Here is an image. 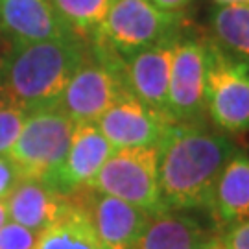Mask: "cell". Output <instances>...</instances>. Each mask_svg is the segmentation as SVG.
Instances as JSON below:
<instances>
[{"label": "cell", "mask_w": 249, "mask_h": 249, "mask_svg": "<svg viewBox=\"0 0 249 249\" xmlns=\"http://www.w3.org/2000/svg\"><path fill=\"white\" fill-rule=\"evenodd\" d=\"M6 53H8V52H2V53H0V67H2V61H4V57H6Z\"/></svg>", "instance_id": "28"}, {"label": "cell", "mask_w": 249, "mask_h": 249, "mask_svg": "<svg viewBox=\"0 0 249 249\" xmlns=\"http://www.w3.org/2000/svg\"><path fill=\"white\" fill-rule=\"evenodd\" d=\"M74 127L76 124L57 107L32 111L8 157L22 178L48 181L69 153Z\"/></svg>", "instance_id": "6"}, {"label": "cell", "mask_w": 249, "mask_h": 249, "mask_svg": "<svg viewBox=\"0 0 249 249\" xmlns=\"http://www.w3.org/2000/svg\"><path fill=\"white\" fill-rule=\"evenodd\" d=\"M223 246L227 249H249V220L234 223L225 234Z\"/></svg>", "instance_id": "23"}, {"label": "cell", "mask_w": 249, "mask_h": 249, "mask_svg": "<svg viewBox=\"0 0 249 249\" xmlns=\"http://www.w3.org/2000/svg\"><path fill=\"white\" fill-rule=\"evenodd\" d=\"M72 197V196H71ZM34 249H104L87 213L72 199V207L43 232Z\"/></svg>", "instance_id": "17"}, {"label": "cell", "mask_w": 249, "mask_h": 249, "mask_svg": "<svg viewBox=\"0 0 249 249\" xmlns=\"http://www.w3.org/2000/svg\"><path fill=\"white\" fill-rule=\"evenodd\" d=\"M90 188L135 205L148 214L166 207L159 187V151L157 146L118 148L104 162Z\"/></svg>", "instance_id": "4"}, {"label": "cell", "mask_w": 249, "mask_h": 249, "mask_svg": "<svg viewBox=\"0 0 249 249\" xmlns=\"http://www.w3.org/2000/svg\"><path fill=\"white\" fill-rule=\"evenodd\" d=\"M6 218H8V207H6V201L0 199V227L6 223Z\"/></svg>", "instance_id": "25"}, {"label": "cell", "mask_w": 249, "mask_h": 249, "mask_svg": "<svg viewBox=\"0 0 249 249\" xmlns=\"http://www.w3.org/2000/svg\"><path fill=\"white\" fill-rule=\"evenodd\" d=\"M87 52L80 36L11 45L0 67V98L26 113L55 107Z\"/></svg>", "instance_id": "2"}, {"label": "cell", "mask_w": 249, "mask_h": 249, "mask_svg": "<svg viewBox=\"0 0 249 249\" xmlns=\"http://www.w3.org/2000/svg\"><path fill=\"white\" fill-rule=\"evenodd\" d=\"M222 6H238V4H249V0H216Z\"/></svg>", "instance_id": "26"}, {"label": "cell", "mask_w": 249, "mask_h": 249, "mask_svg": "<svg viewBox=\"0 0 249 249\" xmlns=\"http://www.w3.org/2000/svg\"><path fill=\"white\" fill-rule=\"evenodd\" d=\"M11 222L34 232H43L72 207L71 194H63L43 179L22 178L6 199Z\"/></svg>", "instance_id": "14"}, {"label": "cell", "mask_w": 249, "mask_h": 249, "mask_svg": "<svg viewBox=\"0 0 249 249\" xmlns=\"http://www.w3.org/2000/svg\"><path fill=\"white\" fill-rule=\"evenodd\" d=\"M28 113L22 107L11 104L9 100L0 98V155H9L17 142Z\"/></svg>", "instance_id": "20"}, {"label": "cell", "mask_w": 249, "mask_h": 249, "mask_svg": "<svg viewBox=\"0 0 249 249\" xmlns=\"http://www.w3.org/2000/svg\"><path fill=\"white\" fill-rule=\"evenodd\" d=\"M20 179L22 176L17 164L6 155H0V199L2 201L8 199V196L15 190Z\"/></svg>", "instance_id": "22"}, {"label": "cell", "mask_w": 249, "mask_h": 249, "mask_svg": "<svg viewBox=\"0 0 249 249\" xmlns=\"http://www.w3.org/2000/svg\"><path fill=\"white\" fill-rule=\"evenodd\" d=\"M57 13L61 15L67 24L74 30V34L80 37L87 34H94L104 18L107 11L111 8L113 0H50Z\"/></svg>", "instance_id": "19"}, {"label": "cell", "mask_w": 249, "mask_h": 249, "mask_svg": "<svg viewBox=\"0 0 249 249\" xmlns=\"http://www.w3.org/2000/svg\"><path fill=\"white\" fill-rule=\"evenodd\" d=\"M39 232L26 229L15 222L4 223L0 227V249H34Z\"/></svg>", "instance_id": "21"}, {"label": "cell", "mask_w": 249, "mask_h": 249, "mask_svg": "<svg viewBox=\"0 0 249 249\" xmlns=\"http://www.w3.org/2000/svg\"><path fill=\"white\" fill-rule=\"evenodd\" d=\"M159 187L166 209H211L216 181L234 153L220 131L197 124L176 122L157 146Z\"/></svg>", "instance_id": "1"}, {"label": "cell", "mask_w": 249, "mask_h": 249, "mask_svg": "<svg viewBox=\"0 0 249 249\" xmlns=\"http://www.w3.org/2000/svg\"><path fill=\"white\" fill-rule=\"evenodd\" d=\"M178 41L179 37H176L122 55L124 76L129 92L141 100L144 106L168 118H172L168 113L170 71Z\"/></svg>", "instance_id": "11"}, {"label": "cell", "mask_w": 249, "mask_h": 249, "mask_svg": "<svg viewBox=\"0 0 249 249\" xmlns=\"http://www.w3.org/2000/svg\"><path fill=\"white\" fill-rule=\"evenodd\" d=\"M87 213L104 249H135L150 216L146 211L115 196L85 187L71 194Z\"/></svg>", "instance_id": "9"}, {"label": "cell", "mask_w": 249, "mask_h": 249, "mask_svg": "<svg viewBox=\"0 0 249 249\" xmlns=\"http://www.w3.org/2000/svg\"><path fill=\"white\" fill-rule=\"evenodd\" d=\"M216 45L249 65V4L218 6L211 15Z\"/></svg>", "instance_id": "18"}, {"label": "cell", "mask_w": 249, "mask_h": 249, "mask_svg": "<svg viewBox=\"0 0 249 249\" xmlns=\"http://www.w3.org/2000/svg\"><path fill=\"white\" fill-rule=\"evenodd\" d=\"M209 43L179 37L170 71L168 113L174 122L197 124L207 111Z\"/></svg>", "instance_id": "8"}, {"label": "cell", "mask_w": 249, "mask_h": 249, "mask_svg": "<svg viewBox=\"0 0 249 249\" xmlns=\"http://www.w3.org/2000/svg\"><path fill=\"white\" fill-rule=\"evenodd\" d=\"M0 32L11 39V45L78 36L50 0H0Z\"/></svg>", "instance_id": "13"}, {"label": "cell", "mask_w": 249, "mask_h": 249, "mask_svg": "<svg viewBox=\"0 0 249 249\" xmlns=\"http://www.w3.org/2000/svg\"><path fill=\"white\" fill-rule=\"evenodd\" d=\"M179 17L162 11L151 0H113L102 26L92 34L94 43L127 55L162 41L181 37Z\"/></svg>", "instance_id": "5"}, {"label": "cell", "mask_w": 249, "mask_h": 249, "mask_svg": "<svg viewBox=\"0 0 249 249\" xmlns=\"http://www.w3.org/2000/svg\"><path fill=\"white\" fill-rule=\"evenodd\" d=\"M113 151L115 148L94 122L76 124L67 157L46 183L63 194H72L80 188L90 187L92 179Z\"/></svg>", "instance_id": "12"}, {"label": "cell", "mask_w": 249, "mask_h": 249, "mask_svg": "<svg viewBox=\"0 0 249 249\" xmlns=\"http://www.w3.org/2000/svg\"><path fill=\"white\" fill-rule=\"evenodd\" d=\"M172 124H176L172 118L144 106L131 92L116 100L96 120L100 131L115 150L159 146Z\"/></svg>", "instance_id": "10"}, {"label": "cell", "mask_w": 249, "mask_h": 249, "mask_svg": "<svg viewBox=\"0 0 249 249\" xmlns=\"http://www.w3.org/2000/svg\"><path fill=\"white\" fill-rule=\"evenodd\" d=\"M155 6L159 9H162V11H178V9L185 8L190 0H151Z\"/></svg>", "instance_id": "24"}, {"label": "cell", "mask_w": 249, "mask_h": 249, "mask_svg": "<svg viewBox=\"0 0 249 249\" xmlns=\"http://www.w3.org/2000/svg\"><path fill=\"white\" fill-rule=\"evenodd\" d=\"M199 249H227L225 246H223V242L220 244V242H207L203 248H199Z\"/></svg>", "instance_id": "27"}, {"label": "cell", "mask_w": 249, "mask_h": 249, "mask_svg": "<svg viewBox=\"0 0 249 249\" xmlns=\"http://www.w3.org/2000/svg\"><path fill=\"white\" fill-rule=\"evenodd\" d=\"M207 113L231 133L249 129V65L209 43Z\"/></svg>", "instance_id": "7"}, {"label": "cell", "mask_w": 249, "mask_h": 249, "mask_svg": "<svg viewBox=\"0 0 249 249\" xmlns=\"http://www.w3.org/2000/svg\"><path fill=\"white\" fill-rule=\"evenodd\" d=\"M211 211L227 223L249 220V155L232 153L216 181Z\"/></svg>", "instance_id": "16"}, {"label": "cell", "mask_w": 249, "mask_h": 249, "mask_svg": "<svg viewBox=\"0 0 249 249\" xmlns=\"http://www.w3.org/2000/svg\"><path fill=\"white\" fill-rule=\"evenodd\" d=\"M129 92L122 55L106 45L94 43L63 89L55 107L74 124L94 122L118 98Z\"/></svg>", "instance_id": "3"}, {"label": "cell", "mask_w": 249, "mask_h": 249, "mask_svg": "<svg viewBox=\"0 0 249 249\" xmlns=\"http://www.w3.org/2000/svg\"><path fill=\"white\" fill-rule=\"evenodd\" d=\"M205 244V231L196 218L183 211L164 209L150 216L135 249H199Z\"/></svg>", "instance_id": "15"}]
</instances>
